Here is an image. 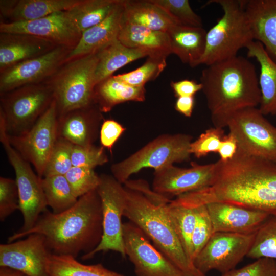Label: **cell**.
I'll return each instance as SVG.
<instances>
[{
  "mask_svg": "<svg viewBox=\"0 0 276 276\" xmlns=\"http://www.w3.org/2000/svg\"><path fill=\"white\" fill-rule=\"evenodd\" d=\"M215 165L213 182L202 192L205 203L225 202L276 217V163L237 148L232 159Z\"/></svg>",
  "mask_w": 276,
  "mask_h": 276,
  "instance_id": "cell-1",
  "label": "cell"
},
{
  "mask_svg": "<svg viewBox=\"0 0 276 276\" xmlns=\"http://www.w3.org/2000/svg\"><path fill=\"white\" fill-rule=\"evenodd\" d=\"M32 234L42 235L53 254L76 258L81 252L85 255L93 251L103 234L102 204L96 190L79 197L63 212L55 214L47 210L32 228L14 233L8 238V243Z\"/></svg>",
  "mask_w": 276,
  "mask_h": 276,
  "instance_id": "cell-2",
  "label": "cell"
},
{
  "mask_svg": "<svg viewBox=\"0 0 276 276\" xmlns=\"http://www.w3.org/2000/svg\"><path fill=\"white\" fill-rule=\"evenodd\" d=\"M200 80L214 127L224 129L233 112L260 105L261 91L255 66L243 56L207 65Z\"/></svg>",
  "mask_w": 276,
  "mask_h": 276,
  "instance_id": "cell-3",
  "label": "cell"
},
{
  "mask_svg": "<svg viewBox=\"0 0 276 276\" xmlns=\"http://www.w3.org/2000/svg\"><path fill=\"white\" fill-rule=\"evenodd\" d=\"M126 203L124 216L140 228L154 246L186 276H206L186 254L167 212L171 200L150 189L143 180L125 183Z\"/></svg>",
  "mask_w": 276,
  "mask_h": 276,
  "instance_id": "cell-4",
  "label": "cell"
},
{
  "mask_svg": "<svg viewBox=\"0 0 276 276\" xmlns=\"http://www.w3.org/2000/svg\"><path fill=\"white\" fill-rule=\"evenodd\" d=\"M222 8L223 14L207 32L204 54L199 65H209L237 56L254 41L243 0H211Z\"/></svg>",
  "mask_w": 276,
  "mask_h": 276,
  "instance_id": "cell-5",
  "label": "cell"
},
{
  "mask_svg": "<svg viewBox=\"0 0 276 276\" xmlns=\"http://www.w3.org/2000/svg\"><path fill=\"white\" fill-rule=\"evenodd\" d=\"M97 53L63 63L44 83L51 88L58 116L94 104Z\"/></svg>",
  "mask_w": 276,
  "mask_h": 276,
  "instance_id": "cell-6",
  "label": "cell"
},
{
  "mask_svg": "<svg viewBox=\"0 0 276 276\" xmlns=\"http://www.w3.org/2000/svg\"><path fill=\"white\" fill-rule=\"evenodd\" d=\"M192 139L184 133L160 135L127 158L112 165L113 177L124 184L132 174L143 168L156 171L188 160L191 155L190 147Z\"/></svg>",
  "mask_w": 276,
  "mask_h": 276,
  "instance_id": "cell-7",
  "label": "cell"
},
{
  "mask_svg": "<svg viewBox=\"0 0 276 276\" xmlns=\"http://www.w3.org/2000/svg\"><path fill=\"white\" fill-rule=\"evenodd\" d=\"M53 100L52 91L44 82L0 94V119L8 135L17 136L27 132Z\"/></svg>",
  "mask_w": 276,
  "mask_h": 276,
  "instance_id": "cell-8",
  "label": "cell"
},
{
  "mask_svg": "<svg viewBox=\"0 0 276 276\" xmlns=\"http://www.w3.org/2000/svg\"><path fill=\"white\" fill-rule=\"evenodd\" d=\"M226 127L245 154L276 163V126L259 108L246 107L229 117Z\"/></svg>",
  "mask_w": 276,
  "mask_h": 276,
  "instance_id": "cell-9",
  "label": "cell"
},
{
  "mask_svg": "<svg viewBox=\"0 0 276 276\" xmlns=\"http://www.w3.org/2000/svg\"><path fill=\"white\" fill-rule=\"evenodd\" d=\"M99 178L96 191L102 204V237L97 247L83 255L82 259L87 260L99 252L109 250L118 252L125 258L122 218L126 206V189L113 176L101 174Z\"/></svg>",
  "mask_w": 276,
  "mask_h": 276,
  "instance_id": "cell-10",
  "label": "cell"
},
{
  "mask_svg": "<svg viewBox=\"0 0 276 276\" xmlns=\"http://www.w3.org/2000/svg\"><path fill=\"white\" fill-rule=\"evenodd\" d=\"M0 141L15 174L19 201V209L24 224L18 232L32 228L40 215L47 210V204L41 185V178L32 170L26 160L11 145L4 125L0 123Z\"/></svg>",
  "mask_w": 276,
  "mask_h": 276,
  "instance_id": "cell-11",
  "label": "cell"
},
{
  "mask_svg": "<svg viewBox=\"0 0 276 276\" xmlns=\"http://www.w3.org/2000/svg\"><path fill=\"white\" fill-rule=\"evenodd\" d=\"M58 115L54 99L46 111L27 132L8 135L11 145L43 176L48 161L59 137Z\"/></svg>",
  "mask_w": 276,
  "mask_h": 276,
  "instance_id": "cell-12",
  "label": "cell"
},
{
  "mask_svg": "<svg viewBox=\"0 0 276 276\" xmlns=\"http://www.w3.org/2000/svg\"><path fill=\"white\" fill-rule=\"evenodd\" d=\"M255 234L214 233L194 259V266L204 275L212 270L223 274L235 269L248 253Z\"/></svg>",
  "mask_w": 276,
  "mask_h": 276,
  "instance_id": "cell-13",
  "label": "cell"
},
{
  "mask_svg": "<svg viewBox=\"0 0 276 276\" xmlns=\"http://www.w3.org/2000/svg\"><path fill=\"white\" fill-rule=\"evenodd\" d=\"M125 252L134 265L136 276H186L131 222L123 223Z\"/></svg>",
  "mask_w": 276,
  "mask_h": 276,
  "instance_id": "cell-14",
  "label": "cell"
},
{
  "mask_svg": "<svg viewBox=\"0 0 276 276\" xmlns=\"http://www.w3.org/2000/svg\"><path fill=\"white\" fill-rule=\"evenodd\" d=\"M72 50L57 46L44 55L20 62L0 72V94L22 86L44 82L64 63Z\"/></svg>",
  "mask_w": 276,
  "mask_h": 276,
  "instance_id": "cell-15",
  "label": "cell"
},
{
  "mask_svg": "<svg viewBox=\"0 0 276 276\" xmlns=\"http://www.w3.org/2000/svg\"><path fill=\"white\" fill-rule=\"evenodd\" d=\"M188 168L170 165L156 170L152 181L153 191L169 199L210 186L215 165L191 164ZM171 200V199H170Z\"/></svg>",
  "mask_w": 276,
  "mask_h": 276,
  "instance_id": "cell-16",
  "label": "cell"
},
{
  "mask_svg": "<svg viewBox=\"0 0 276 276\" xmlns=\"http://www.w3.org/2000/svg\"><path fill=\"white\" fill-rule=\"evenodd\" d=\"M51 254L44 237L32 234L23 240L0 245V267L12 268L29 276H49L48 262Z\"/></svg>",
  "mask_w": 276,
  "mask_h": 276,
  "instance_id": "cell-17",
  "label": "cell"
},
{
  "mask_svg": "<svg viewBox=\"0 0 276 276\" xmlns=\"http://www.w3.org/2000/svg\"><path fill=\"white\" fill-rule=\"evenodd\" d=\"M0 33L28 34L72 49L76 46L82 35L70 18L67 11L27 21H1Z\"/></svg>",
  "mask_w": 276,
  "mask_h": 276,
  "instance_id": "cell-18",
  "label": "cell"
},
{
  "mask_svg": "<svg viewBox=\"0 0 276 276\" xmlns=\"http://www.w3.org/2000/svg\"><path fill=\"white\" fill-rule=\"evenodd\" d=\"M214 233L255 234L271 216L268 213L225 202L205 204Z\"/></svg>",
  "mask_w": 276,
  "mask_h": 276,
  "instance_id": "cell-19",
  "label": "cell"
},
{
  "mask_svg": "<svg viewBox=\"0 0 276 276\" xmlns=\"http://www.w3.org/2000/svg\"><path fill=\"white\" fill-rule=\"evenodd\" d=\"M123 12V0H119L105 19L82 33L78 43L67 55L64 63L96 53L118 39Z\"/></svg>",
  "mask_w": 276,
  "mask_h": 276,
  "instance_id": "cell-20",
  "label": "cell"
},
{
  "mask_svg": "<svg viewBox=\"0 0 276 276\" xmlns=\"http://www.w3.org/2000/svg\"><path fill=\"white\" fill-rule=\"evenodd\" d=\"M57 46L60 45L28 34L0 33V72L44 55Z\"/></svg>",
  "mask_w": 276,
  "mask_h": 276,
  "instance_id": "cell-21",
  "label": "cell"
},
{
  "mask_svg": "<svg viewBox=\"0 0 276 276\" xmlns=\"http://www.w3.org/2000/svg\"><path fill=\"white\" fill-rule=\"evenodd\" d=\"M102 112L93 104L58 116V136L75 145L93 144Z\"/></svg>",
  "mask_w": 276,
  "mask_h": 276,
  "instance_id": "cell-22",
  "label": "cell"
},
{
  "mask_svg": "<svg viewBox=\"0 0 276 276\" xmlns=\"http://www.w3.org/2000/svg\"><path fill=\"white\" fill-rule=\"evenodd\" d=\"M254 37L276 62V0H243Z\"/></svg>",
  "mask_w": 276,
  "mask_h": 276,
  "instance_id": "cell-23",
  "label": "cell"
},
{
  "mask_svg": "<svg viewBox=\"0 0 276 276\" xmlns=\"http://www.w3.org/2000/svg\"><path fill=\"white\" fill-rule=\"evenodd\" d=\"M78 0H1V16L6 22L27 21L68 10Z\"/></svg>",
  "mask_w": 276,
  "mask_h": 276,
  "instance_id": "cell-24",
  "label": "cell"
},
{
  "mask_svg": "<svg viewBox=\"0 0 276 276\" xmlns=\"http://www.w3.org/2000/svg\"><path fill=\"white\" fill-rule=\"evenodd\" d=\"M166 32L171 54H175L182 62L191 67L199 65L205 48V30L203 27L176 25Z\"/></svg>",
  "mask_w": 276,
  "mask_h": 276,
  "instance_id": "cell-25",
  "label": "cell"
},
{
  "mask_svg": "<svg viewBox=\"0 0 276 276\" xmlns=\"http://www.w3.org/2000/svg\"><path fill=\"white\" fill-rule=\"evenodd\" d=\"M118 39L127 47L144 50L148 57L167 58L171 54L166 32L153 30L123 20Z\"/></svg>",
  "mask_w": 276,
  "mask_h": 276,
  "instance_id": "cell-26",
  "label": "cell"
},
{
  "mask_svg": "<svg viewBox=\"0 0 276 276\" xmlns=\"http://www.w3.org/2000/svg\"><path fill=\"white\" fill-rule=\"evenodd\" d=\"M246 48L247 56L255 58L260 66L261 101L258 108L264 116L276 115V62L259 41H251Z\"/></svg>",
  "mask_w": 276,
  "mask_h": 276,
  "instance_id": "cell-27",
  "label": "cell"
},
{
  "mask_svg": "<svg viewBox=\"0 0 276 276\" xmlns=\"http://www.w3.org/2000/svg\"><path fill=\"white\" fill-rule=\"evenodd\" d=\"M123 20L150 29L167 32L178 25L163 9L151 0H123Z\"/></svg>",
  "mask_w": 276,
  "mask_h": 276,
  "instance_id": "cell-28",
  "label": "cell"
},
{
  "mask_svg": "<svg viewBox=\"0 0 276 276\" xmlns=\"http://www.w3.org/2000/svg\"><path fill=\"white\" fill-rule=\"evenodd\" d=\"M145 86L126 84L113 75L98 83L94 89V103L100 111L108 112L115 106L127 101H145Z\"/></svg>",
  "mask_w": 276,
  "mask_h": 276,
  "instance_id": "cell-29",
  "label": "cell"
},
{
  "mask_svg": "<svg viewBox=\"0 0 276 276\" xmlns=\"http://www.w3.org/2000/svg\"><path fill=\"white\" fill-rule=\"evenodd\" d=\"M98 62L95 72L96 85L113 76L118 70L140 58L148 56L141 49L127 47L118 39L97 52Z\"/></svg>",
  "mask_w": 276,
  "mask_h": 276,
  "instance_id": "cell-30",
  "label": "cell"
},
{
  "mask_svg": "<svg viewBox=\"0 0 276 276\" xmlns=\"http://www.w3.org/2000/svg\"><path fill=\"white\" fill-rule=\"evenodd\" d=\"M119 1L78 0L67 13L75 26L82 33L105 19Z\"/></svg>",
  "mask_w": 276,
  "mask_h": 276,
  "instance_id": "cell-31",
  "label": "cell"
},
{
  "mask_svg": "<svg viewBox=\"0 0 276 276\" xmlns=\"http://www.w3.org/2000/svg\"><path fill=\"white\" fill-rule=\"evenodd\" d=\"M48 272L49 276H124L101 263L86 265L73 256L53 254L48 262Z\"/></svg>",
  "mask_w": 276,
  "mask_h": 276,
  "instance_id": "cell-32",
  "label": "cell"
},
{
  "mask_svg": "<svg viewBox=\"0 0 276 276\" xmlns=\"http://www.w3.org/2000/svg\"><path fill=\"white\" fill-rule=\"evenodd\" d=\"M41 185L47 206L52 209L54 213H60L69 209L79 198L65 175L42 177Z\"/></svg>",
  "mask_w": 276,
  "mask_h": 276,
  "instance_id": "cell-33",
  "label": "cell"
},
{
  "mask_svg": "<svg viewBox=\"0 0 276 276\" xmlns=\"http://www.w3.org/2000/svg\"><path fill=\"white\" fill-rule=\"evenodd\" d=\"M167 212L182 246L192 261L191 239L197 220L196 208L174 204L170 201L167 205Z\"/></svg>",
  "mask_w": 276,
  "mask_h": 276,
  "instance_id": "cell-34",
  "label": "cell"
},
{
  "mask_svg": "<svg viewBox=\"0 0 276 276\" xmlns=\"http://www.w3.org/2000/svg\"><path fill=\"white\" fill-rule=\"evenodd\" d=\"M248 258H266L276 260V217L270 216L255 234Z\"/></svg>",
  "mask_w": 276,
  "mask_h": 276,
  "instance_id": "cell-35",
  "label": "cell"
},
{
  "mask_svg": "<svg viewBox=\"0 0 276 276\" xmlns=\"http://www.w3.org/2000/svg\"><path fill=\"white\" fill-rule=\"evenodd\" d=\"M166 57H148L144 63L129 72L114 76L118 80L135 87H143L154 80L167 66Z\"/></svg>",
  "mask_w": 276,
  "mask_h": 276,
  "instance_id": "cell-36",
  "label": "cell"
},
{
  "mask_svg": "<svg viewBox=\"0 0 276 276\" xmlns=\"http://www.w3.org/2000/svg\"><path fill=\"white\" fill-rule=\"evenodd\" d=\"M73 144L59 137L48 161L43 176L65 175L73 167L72 152Z\"/></svg>",
  "mask_w": 276,
  "mask_h": 276,
  "instance_id": "cell-37",
  "label": "cell"
},
{
  "mask_svg": "<svg viewBox=\"0 0 276 276\" xmlns=\"http://www.w3.org/2000/svg\"><path fill=\"white\" fill-rule=\"evenodd\" d=\"M163 9L178 25L202 27L200 17L192 9L188 0H151Z\"/></svg>",
  "mask_w": 276,
  "mask_h": 276,
  "instance_id": "cell-38",
  "label": "cell"
},
{
  "mask_svg": "<svg viewBox=\"0 0 276 276\" xmlns=\"http://www.w3.org/2000/svg\"><path fill=\"white\" fill-rule=\"evenodd\" d=\"M197 220L191 239L190 257L193 260L214 233L205 205L196 208Z\"/></svg>",
  "mask_w": 276,
  "mask_h": 276,
  "instance_id": "cell-39",
  "label": "cell"
},
{
  "mask_svg": "<svg viewBox=\"0 0 276 276\" xmlns=\"http://www.w3.org/2000/svg\"><path fill=\"white\" fill-rule=\"evenodd\" d=\"M108 159L104 147H97L94 144L79 146L73 145L72 163L73 167L94 169L107 163Z\"/></svg>",
  "mask_w": 276,
  "mask_h": 276,
  "instance_id": "cell-40",
  "label": "cell"
},
{
  "mask_svg": "<svg viewBox=\"0 0 276 276\" xmlns=\"http://www.w3.org/2000/svg\"><path fill=\"white\" fill-rule=\"evenodd\" d=\"M65 176L78 198L96 190L100 180L94 169L83 167L73 166Z\"/></svg>",
  "mask_w": 276,
  "mask_h": 276,
  "instance_id": "cell-41",
  "label": "cell"
},
{
  "mask_svg": "<svg viewBox=\"0 0 276 276\" xmlns=\"http://www.w3.org/2000/svg\"><path fill=\"white\" fill-rule=\"evenodd\" d=\"M224 135V129L213 127L206 129L191 143V154L200 158L210 153H217Z\"/></svg>",
  "mask_w": 276,
  "mask_h": 276,
  "instance_id": "cell-42",
  "label": "cell"
},
{
  "mask_svg": "<svg viewBox=\"0 0 276 276\" xmlns=\"http://www.w3.org/2000/svg\"><path fill=\"white\" fill-rule=\"evenodd\" d=\"M19 209L18 188L15 180L0 177V220L4 221Z\"/></svg>",
  "mask_w": 276,
  "mask_h": 276,
  "instance_id": "cell-43",
  "label": "cell"
},
{
  "mask_svg": "<svg viewBox=\"0 0 276 276\" xmlns=\"http://www.w3.org/2000/svg\"><path fill=\"white\" fill-rule=\"evenodd\" d=\"M222 276H276V260L263 258L239 269H234Z\"/></svg>",
  "mask_w": 276,
  "mask_h": 276,
  "instance_id": "cell-44",
  "label": "cell"
},
{
  "mask_svg": "<svg viewBox=\"0 0 276 276\" xmlns=\"http://www.w3.org/2000/svg\"><path fill=\"white\" fill-rule=\"evenodd\" d=\"M125 128L117 121L112 120H104L100 131V140L101 146L112 153V148Z\"/></svg>",
  "mask_w": 276,
  "mask_h": 276,
  "instance_id": "cell-45",
  "label": "cell"
},
{
  "mask_svg": "<svg viewBox=\"0 0 276 276\" xmlns=\"http://www.w3.org/2000/svg\"><path fill=\"white\" fill-rule=\"evenodd\" d=\"M171 86L175 96L180 97H192L202 90V84L192 80L183 79L176 82L172 81Z\"/></svg>",
  "mask_w": 276,
  "mask_h": 276,
  "instance_id": "cell-46",
  "label": "cell"
},
{
  "mask_svg": "<svg viewBox=\"0 0 276 276\" xmlns=\"http://www.w3.org/2000/svg\"><path fill=\"white\" fill-rule=\"evenodd\" d=\"M238 148L237 141L234 136L230 133L225 135L222 140L218 151L220 160L227 161L232 159Z\"/></svg>",
  "mask_w": 276,
  "mask_h": 276,
  "instance_id": "cell-47",
  "label": "cell"
},
{
  "mask_svg": "<svg viewBox=\"0 0 276 276\" xmlns=\"http://www.w3.org/2000/svg\"><path fill=\"white\" fill-rule=\"evenodd\" d=\"M194 96L177 98L175 109L186 117H191L194 106Z\"/></svg>",
  "mask_w": 276,
  "mask_h": 276,
  "instance_id": "cell-48",
  "label": "cell"
},
{
  "mask_svg": "<svg viewBox=\"0 0 276 276\" xmlns=\"http://www.w3.org/2000/svg\"><path fill=\"white\" fill-rule=\"evenodd\" d=\"M0 276H29L25 273L8 267H0Z\"/></svg>",
  "mask_w": 276,
  "mask_h": 276,
  "instance_id": "cell-49",
  "label": "cell"
}]
</instances>
